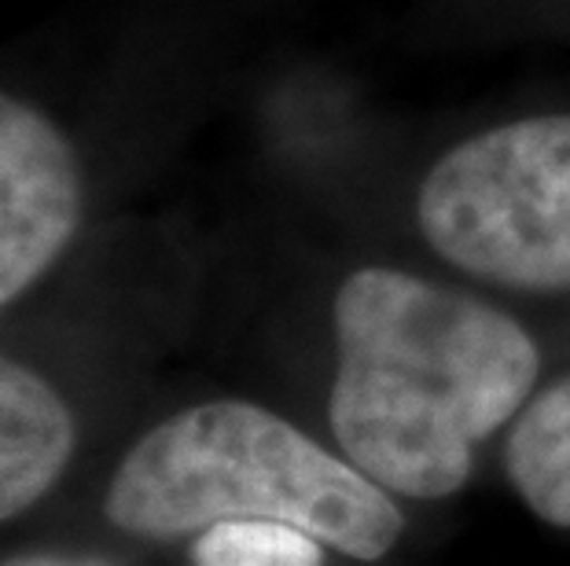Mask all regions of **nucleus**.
<instances>
[{
  "instance_id": "nucleus-1",
  "label": "nucleus",
  "mask_w": 570,
  "mask_h": 566,
  "mask_svg": "<svg viewBox=\"0 0 570 566\" xmlns=\"http://www.w3.org/2000/svg\"><path fill=\"white\" fill-rule=\"evenodd\" d=\"M332 324L335 441L386 493L416 500L464 486L475 445L523 413L541 371L508 312L383 265L346 276Z\"/></svg>"
},
{
  "instance_id": "nucleus-2",
  "label": "nucleus",
  "mask_w": 570,
  "mask_h": 566,
  "mask_svg": "<svg viewBox=\"0 0 570 566\" xmlns=\"http://www.w3.org/2000/svg\"><path fill=\"white\" fill-rule=\"evenodd\" d=\"M104 512L144 537L284 523L354 559L386 556L402 534L380 481L250 401H206L163 419L118 464Z\"/></svg>"
},
{
  "instance_id": "nucleus-3",
  "label": "nucleus",
  "mask_w": 570,
  "mask_h": 566,
  "mask_svg": "<svg viewBox=\"0 0 570 566\" xmlns=\"http://www.w3.org/2000/svg\"><path fill=\"white\" fill-rule=\"evenodd\" d=\"M431 250L479 280L570 291V115L479 132L431 166L416 196Z\"/></svg>"
},
{
  "instance_id": "nucleus-4",
  "label": "nucleus",
  "mask_w": 570,
  "mask_h": 566,
  "mask_svg": "<svg viewBox=\"0 0 570 566\" xmlns=\"http://www.w3.org/2000/svg\"><path fill=\"white\" fill-rule=\"evenodd\" d=\"M81 221L70 140L38 107L0 89V306L52 269Z\"/></svg>"
},
{
  "instance_id": "nucleus-5",
  "label": "nucleus",
  "mask_w": 570,
  "mask_h": 566,
  "mask_svg": "<svg viewBox=\"0 0 570 566\" xmlns=\"http://www.w3.org/2000/svg\"><path fill=\"white\" fill-rule=\"evenodd\" d=\"M75 453V416L48 379L0 354V523L33 508Z\"/></svg>"
},
{
  "instance_id": "nucleus-6",
  "label": "nucleus",
  "mask_w": 570,
  "mask_h": 566,
  "mask_svg": "<svg viewBox=\"0 0 570 566\" xmlns=\"http://www.w3.org/2000/svg\"><path fill=\"white\" fill-rule=\"evenodd\" d=\"M504 464L527 508L570 529V376L541 390L515 416Z\"/></svg>"
},
{
  "instance_id": "nucleus-7",
  "label": "nucleus",
  "mask_w": 570,
  "mask_h": 566,
  "mask_svg": "<svg viewBox=\"0 0 570 566\" xmlns=\"http://www.w3.org/2000/svg\"><path fill=\"white\" fill-rule=\"evenodd\" d=\"M196 566H324L317 537L284 523H222L203 529Z\"/></svg>"
},
{
  "instance_id": "nucleus-8",
  "label": "nucleus",
  "mask_w": 570,
  "mask_h": 566,
  "mask_svg": "<svg viewBox=\"0 0 570 566\" xmlns=\"http://www.w3.org/2000/svg\"><path fill=\"white\" fill-rule=\"evenodd\" d=\"M11 566H89V563H70V559H19Z\"/></svg>"
}]
</instances>
